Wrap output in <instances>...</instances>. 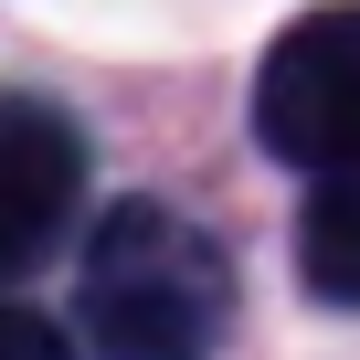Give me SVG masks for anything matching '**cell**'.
I'll list each match as a JSON object with an SVG mask.
<instances>
[{"label":"cell","instance_id":"3","mask_svg":"<svg viewBox=\"0 0 360 360\" xmlns=\"http://www.w3.org/2000/svg\"><path fill=\"white\" fill-rule=\"evenodd\" d=\"M75 202V127L32 96H0V276L53 244Z\"/></svg>","mask_w":360,"mask_h":360},{"label":"cell","instance_id":"2","mask_svg":"<svg viewBox=\"0 0 360 360\" xmlns=\"http://www.w3.org/2000/svg\"><path fill=\"white\" fill-rule=\"evenodd\" d=\"M255 138L297 169L360 159V11H307L255 75Z\"/></svg>","mask_w":360,"mask_h":360},{"label":"cell","instance_id":"5","mask_svg":"<svg viewBox=\"0 0 360 360\" xmlns=\"http://www.w3.org/2000/svg\"><path fill=\"white\" fill-rule=\"evenodd\" d=\"M0 360H75V339L32 307H0Z\"/></svg>","mask_w":360,"mask_h":360},{"label":"cell","instance_id":"1","mask_svg":"<svg viewBox=\"0 0 360 360\" xmlns=\"http://www.w3.org/2000/svg\"><path fill=\"white\" fill-rule=\"evenodd\" d=\"M75 318L106 360H212L233 328V265L191 212L117 202L75 265Z\"/></svg>","mask_w":360,"mask_h":360},{"label":"cell","instance_id":"4","mask_svg":"<svg viewBox=\"0 0 360 360\" xmlns=\"http://www.w3.org/2000/svg\"><path fill=\"white\" fill-rule=\"evenodd\" d=\"M297 286L328 307H360V159L318 169V191L297 212Z\"/></svg>","mask_w":360,"mask_h":360}]
</instances>
